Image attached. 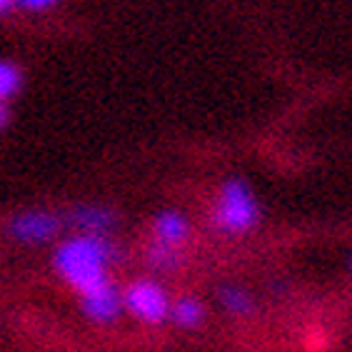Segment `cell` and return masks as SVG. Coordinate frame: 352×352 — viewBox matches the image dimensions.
<instances>
[{
	"instance_id": "cell-1",
	"label": "cell",
	"mask_w": 352,
	"mask_h": 352,
	"mask_svg": "<svg viewBox=\"0 0 352 352\" xmlns=\"http://www.w3.org/2000/svg\"><path fill=\"white\" fill-rule=\"evenodd\" d=\"M122 260V248L108 235H80L65 237L53 252V267L65 283L78 292V298H90L113 287L110 267Z\"/></svg>"
},
{
	"instance_id": "cell-2",
	"label": "cell",
	"mask_w": 352,
	"mask_h": 352,
	"mask_svg": "<svg viewBox=\"0 0 352 352\" xmlns=\"http://www.w3.org/2000/svg\"><path fill=\"white\" fill-rule=\"evenodd\" d=\"M263 210L252 188L243 177H228L217 190L210 225L223 235H245L258 228Z\"/></svg>"
},
{
	"instance_id": "cell-3",
	"label": "cell",
	"mask_w": 352,
	"mask_h": 352,
	"mask_svg": "<svg viewBox=\"0 0 352 352\" xmlns=\"http://www.w3.org/2000/svg\"><path fill=\"white\" fill-rule=\"evenodd\" d=\"M122 305L135 320L145 325H163L170 320V298L168 290L153 278H140L125 285L122 290Z\"/></svg>"
},
{
	"instance_id": "cell-4",
	"label": "cell",
	"mask_w": 352,
	"mask_h": 352,
	"mask_svg": "<svg viewBox=\"0 0 352 352\" xmlns=\"http://www.w3.org/2000/svg\"><path fill=\"white\" fill-rule=\"evenodd\" d=\"M65 217L50 210H23L15 212L6 225V232L15 243L23 245H43L50 243L63 230Z\"/></svg>"
},
{
	"instance_id": "cell-5",
	"label": "cell",
	"mask_w": 352,
	"mask_h": 352,
	"mask_svg": "<svg viewBox=\"0 0 352 352\" xmlns=\"http://www.w3.org/2000/svg\"><path fill=\"white\" fill-rule=\"evenodd\" d=\"M65 223L80 232L108 235L118 225V212L113 208H105V205H75L65 215Z\"/></svg>"
},
{
	"instance_id": "cell-6",
	"label": "cell",
	"mask_w": 352,
	"mask_h": 352,
	"mask_svg": "<svg viewBox=\"0 0 352 352\" xmlns=\"http://www.w3.org/2000/svg\"><path fill=\"white\" fill-rule=\"evenodd\" d=\"M80 310L95 325H113V322L120 320L122 310H125V305H122V290L118 285H113V287L98 292V295L82 298Z\"/></svg>"
},
{
	"instance_id": "cell-7",
	"label": "cell",
	"mask_w": 352,
	"mask_h": 352,
	"mask_svg": "<svg viewBox=\"0 0 352 352\" xmlns=\"http://www.w3.org/2000/svg\"><path fill=\"white\" fill-rule=\"evenodd\" d=\"M153 237L160 240V243L183 248L190 240V220L177 210L157 212L155 220H153Z\"/></svg>"
},
{
	"instance_id": "cell-8",
	"label": "cell",
	"mask_w": 352,
	"mask_h": 352,
	"mask_svg": "<svg viewBox=\"0 0 352 352\" xmlns=\"http://www.w3.org/2000/svg\"><path fill=\"white\" fill-rule=\"evenodd\" d=\"M183 248L177 245L160 243V240H150L145 245V265H148L153 272H160V275H170V272H177L183 267Z\"/></svg>"
},
{
	"instance_id": "cell-9",
	"label": "cell",
	"mask_w": 352,
	"mask_h": 352,
	"mask_svg": "<svg viewBox=\"0 0 352 352\" xmlns=\"http://www.w3.org/2000/svg\"><path fill=\"white\" fill-rule=\"evenodd\" d=\"M217 300L235 318H252L255 310H258L255 298L245 287H237V285H220L217 287Z\"/></svg>"
},
{
	"instance_id": "cell-10",
	"label": "cell",
	"mask_w": 352,
	"mask_h": 352,
	"mask_svg": "<svg viewBox=\"0 0 352 352\" xmlns=\"http://www.w3.org/2000/svg\"><path fill=\"white\" fill-rule=\"evenodd\" d=\"M170 320L183 330H195L205 322V305L192 295H183L170 305Z\"/></svg>"
},
{
	"instance_id": "cell-11",
	"label": "cell",
	"mask_w": 352,
	"mask_h": 352,
	"mask_svg": "<svg viewBox=\"0 0 352 352\" xmlns=\"http://www.w3.org/2000/svg\"><path fill=\"white\" fill-rule=\"evenodd\" d=\"M23 85V70L13 60H0V100H10Z\"/></svg>"
},
{
	"instance_id": "cell-12",
	"label": "cell",
	"mask_w": 352,
	"mask_h": 352,
	"mask_svg": "<svg viewBox=\"0 0 352 352\" xmlns=\"http://www.w3.org/2000/svg\"><path fill=\"white\" fill-rule=\"evenodd\" d=\"M305 352H327L332 345V338L327 335L325 330H320V327H312V330H307L305 335Z\"/></svg>"
},
{
	"instance_id": "cell-13",
	"label": "cell",
	"mask_w": 352,
	"mask_h": 352,
	"mask_svg": "<svg viewBox=\"0 0 352 352\" xmlns=\"http://www.w3.org/2000/svg\"><path fill=\"white\" fill-rule=\"evenodd\" d=\"M58 0H18V6L25 10H45V8L55 6Z\"/></svg>"
},
{
	"instance_id": "cell-14",
	"label": "cell",
	"mask_w": 352,
	"mask_h": 352,
	"mask_svg": "<svg viewBox=\"0 0 352 352\" xmlns=\"http://www.w3.org/2000/svg\"><path fill=\"white\" fill-rule=\"evenodd\" d=\"M8 122H10V108L6 105V100H0V130H6Z\"/></svg>"
},
{
	"instance_id": "cell-15",
	"label": "cell",
	"mask_w": 352,
	"mask_h": 352,
	"mask_svg": "<svg viewBox=\"0 0 352 352\" xmlns=\"http://www.w3.org/2000/svg\"><path fill=\"white\" fill-rule=\"evenodd\" d=\"M15 6H18V0H0V15L10 13Z\"/></svg>"
},
{
	"instance_id": "cell-16",
	"label": "cell",
	"mask_w": 352,
	"mask_h": 352,
	"mask_svg": "<svg viewBox=\"0 0 352 352\" xmlns=\"http://www.w3.org/2000/svg\"><path fill=\"white\" fill-rule=\"evenodd\" d=\"M283 290H287V285H285V283H275V285H272V292H283Z\"/></svg>"
},
{
	"instance_id": "cell-17",
	"label": "cell",
	"mask_w": 352,
	"mask_h": 352,
	"mask_svg": "<svg viewBox=\"0 0 352 352\" xmlns=\"http://www.w3.org/2000/svg\"><path fill=\"white\" fill-rule=\"evenodd\" d=\"M345 267H347V272L352 275V252L347 255V260H345Z\"/></svg>"
}]
</instances>
